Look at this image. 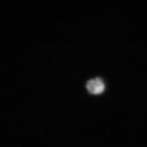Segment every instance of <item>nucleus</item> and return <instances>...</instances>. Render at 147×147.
<instances>
[{"label": "nucleus", "mask_w": 147, "mask_h": 147, "mask_svg": "<svg viewBox=\"0 0 147 147\" xmlns=\"http://www.w3.org/2000/svg\"><path fill=\"white\" fill-rule=\"evenodd\" d=\"M88 91L93 95H98L105 90V83L101 78L90 80L86 84Z\"/></svg>", "instance_id": "1"}]
</instances>
